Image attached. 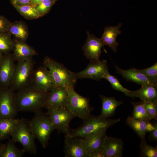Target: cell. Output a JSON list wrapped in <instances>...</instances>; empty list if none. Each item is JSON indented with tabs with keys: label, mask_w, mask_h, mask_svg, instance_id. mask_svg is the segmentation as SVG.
<instances>
[{
	"label": "cell",
	"mask_w": 157,
	"mask_h": 157,
	"mask_svg": "<svg viewBox=\"0 0 157 157\" xmlns=\"http://www.w3.org/2000/svg\"><path fill=\"white\" fill-rule=\"evenodd\" d=\"M49 91L34 88L31 85L15 92L17 108L19 111L35 113L41 110L50 95Z\"/></svg>",
	"instance_id": "cell-1"
},
{
	"label": "cell",
	"mask_w": 157,
	"mask_h": 157,
	"mask_svg": "<svg viewBox=\"0 0 157 157\" xmlns=\"http://www.w3.org/2000/svg\"><path fill=\"white\" fill-rule=\"evenodd\" d=\"M78 128L72 129L68 135L73 138H83L100 131L106 130L118 123L120 119H111L91 115L83 120Z\"/></svg>",
	"instance_id": "cell-2"
},
{
	"label": "cell",
	"mask_w": 157,
	"mask_h": 157,
	"mask_svg": "<svg viewBox=\"0 0 157 157\" xmlns=\"http://www.w3.org/2000/svg\"><path fill=\"white\" fill-rule=\"evenodd\" d=\"M29 122L35 139L39 141L43 148H46L51 135L55 130L48 115L41 110L38 111L35 113Z\"/></svg>",
	"instance_id": "cell-3"
},
{
	"label": "cell",
	"mask_w": 157,
	"mask_h": 157,
	"mask_svg": "<svg viewBox=\"0 0 157 157\" xmlns=\"http://www.w3.org/2000/svg\"><path fill=\"white\" fill-rule=\"evenodd\" d=\"M35 62L32 58L20 61L16 65L9 88L18 91L31 85Z\"/></svg>",
	"instance_id": "cell-4"
},
{
	"label": "cell",
	"mask_w": 157,
	"mask_h": 157,
	"mask_svg": "<svg viewBox=\"0 0 157 157\" xmlns=\"http://www.w3.org/2000/svg\"><path fill=\"white\" fill-rule=\"evenodd\" d=\"M43 65L49 70L58 86L67 89L74 87L77 79L74 72L67 69L63 64L46 56L43 59Z\"/></svg>",
	"instance_id": "cell-5"
},
{
	"label": "cell",
	"mask_w": 157,
	"mask_h": 157,
	"mask_svg": "<svg viewBox=\"0 0 157 157\" xmlns=\"http://www.w3.org/2000/svg\"><path fill=\"white\" fill-rule=\"evenodd\" d=\"M12 140L15 143H20L25 152L36 154L37 147L35 137L31 128L29 121L22 118L19 119L15 129L12 133Z\"/></svg>",
	"instance_id": "cell-6"
},
{
	"label": "cell",
	"mask_w": 157,
	"mask_h": 157,
	"mask_svg": "<svg viewBox=\"0 0 157 157\" xmlns=\"http://www.w3.org/2000/svg\"><path fill=\"white\" fill-rule=\"evenodd\" d=\"M68 97L66 108L75 117L84 119L90 116L93 108L90 106L89 99L81 96L74 90V87L67 88Z\"/></svg>",
	"instance_id": "cell-7"
},
{
	"label": "cell",
	"mask_w": 157,
	"mask_h": 157,
	"mask_svg": "<svg viewBox=\"0 0 157 157\" xmlns=\"http://www.w3.org/2000/svg\"><path fill=\"white\" fill-rule=\"evenodd\" d=\"M47 110V113L55 129L59 133L68 134L71 129L69 127L70 122L75 116L66 108Z\"/></svg>",
	"instance_id": "cell-8"
},
{
	"label": "cell",
	"mask_w": 157,
	"mask_h": 157,
	"mask_svg": "<svg viewBox=\"0 0 157 157\" xmlns=\"http://www.w3.org/2000/svg\"><path fill=\"white\" fill-rule=\"evenodd\" d=\"M31 85L38 90L49 92L59 87L49 70L43 65L34 69Z\"/></svg>",
	"instance_id": "cell-9"
},
{
	"label": "cell",
	"mask_w": 157,
	"mask_h": 157,
	"mask_svg": "<svg viewBox=\"0 0 157 157\" xmlns=\"http://www.w3.org/2000/svg\"><path fill=\"white\" fill-rule=\"evenodd\" d=\"M18 112L15 92L9 88L0 89V119L15 118Z\"/></svg>",
	"instance_id": "cell-10"
},
{
	"label": "cell",
	"mask_w": 157,
	"mask_h": 157,
	"mask_svg": "<svg viewBox=\"0 0 157 157\" xmlns=\"http://www.w3.org/2000/svg\"><path fill=\"white\" fill-rule=\"evenodd\" d=\"M108 72L107 62L103 60L90 61L85 69L80 72H74V74L77 79L89 78L98 81Z\"/></svg>",
	"instance_id": "cell-11"
},
{
	"label": "cell",
	"mask_w": 157,
	"mask_h": 157,
	"mask_svg": "<svg viewBox=\"0 0 157 157\" xmlns=\"http://www.w3.org/2000/svg\"><path fill=\"white\" fill-rule=\"evenodd\" d=\"M12 53L3 54L0 60V89L9 88L16 65Z\"/></svg>",
	"instance_id": "cell-12"
},
{
	"label": "cell",
	"mask_w": 157,
	"mask_h": 157,
	"mask_svg": "<svg viewBox=\"0 0 157 157\" xmlns=\"http://www.w3.org/2000/svg\"><path fill=\"white\" fill-rule=\"evenodd\" d=\"M87 38L85 44L82 47L83 53L90 61L100 60L101 49L104 45L101 39L87 32Z\"/></svg>",
	"instance_id": "cell-13"
},
{
	"label": "cell",
	"mask_w": 157,
	"mask_h": 157,
	"mask_svg": "<svg viewBox=\"0 0 157 157\" xmlns=\"http://www.w3.org/2000/svg\"><path fill=\"white\" fill-rule=\"evenodd\" d=\"M50 92L44 108L47 110L66 108L68 97L67 89L58 87Z\"/></svg>",
	"instance_id": "cell-14"
},
{
	"label": "cell",
	"mask_w": 157,
	"mask_h": 157,
	"mask_svg": "<svg viewBox=\"0 0 157 157\" xmlns=\"http://www.w3.org/2000/svg\"><path fill=\"white\" fill-rule=\"evenodd\" d=\"M64 151L66 157H89L82 143L81 138L65 135Z\"/></svg>",
	"instance_id": "cell-15"
},
{
	"label": "cell",
	"mask_w": 157,
	"mask_h": 157,
	"mask_svg": "<svg viewBox=\"0 0 157 157\" xmlns=\"http://www.w3.org/2000/svg\"><path fill=\"white\" fill-rule=\"evenodd\" d=\"M106 130L100 131L81 138L83 145L88 153L97 150L102 149L107 135Z\"/></svg>",
	"instance_id": "cell-16"
},
{
	"label": "cell",
	"mask_w": 157,
	"mask_h": 157,
	"mask_svg": "<svg viewBox=\"0 0 157 157\" xmlns=\"http://www.w3.org/2000/svg\"><path fill=\"white\" fill-rule=\"evenodd\" d=\"M124 144L120 138L106 136L102 148L104 157H120Z\"/></svg>",
	"instance_id": "cell-17"
},
{
	"label": "cell",
	"mask_w": 157,
	"mask_h": 157,
	"mask_svg": "<svg viewBox=\"0 0 157 157\" xmlns=\"http://www.w3.org/2000/svg\"><path fill=\"white\" fill-rule=\"evenodd\" d=\"M12 53L15 61L25 60L38 54L36 51L25 42L19 40L14 41Z\"/></svg>",
	"instance_id": "cell-18"
},
{
	"label": "cell",
	"mask_w": 157,
	"mask_h": 157,
	"mask_svg": "<svg viewBox=\"0 0 157 157\" xmlns=\"http://www.w3.org/2000/svg\"><path fill=\"white\" fill-rule=\"evenodd\" d=\"M116 72L122 75L128 80L131 81L141 85L147 84H157V82L149 78L138 71L137 69L132 68L124 70L118 67L115 63Z\"/></svg>",
	"instance_id": "cell-19"
},
{
	"label": "cell",
	"mask_w": 157,
	"mask_h": 157,
	"mask_svg": "<svg viewBox=\"0 0 157 157\" xmlns=\"http://www.w3.org/2000/svg\"><path fill=\"white\" fill-rule=\"evenodd\" d=\"M130 91L134 98L138 97L144 102H157V84H145L137 90Z\"/></svg>",
	"instance_id": "cell-20"
},
{
	"label": "cell",
	"mask_w": 157,
	"mask_h": 157,
	"mask_svg": "<svg viewBox=\"0 0 157 157\" xmlns=\"http://www.w3.org/2000/svg\"><path fill=\"white\" fill-rule=\"evenodd\" d=\"M122 25V23H120L115 26L106 27L101 38L104 45L108 46L115 52H117V47L119 44L116 41V38L121 33L120 28Z\"/></svg>",
	"instance_id": "cell-21"
},
{
	"label": "cell",
	"mask_w": 157,
	"mask_h": 157,
	"mask_svg": "<svg viewBox=\"0 0 157 157\" xmlns=\"http://www.w3.org/2000/svg\"><path fill=\"white\" fill-rule=\"evenodd\" d=\"M126 122L127 124L132 129L141 139L142 141H146V133L150 131L154 128L153 124L146 120H138L131 115L129 116Z\"/></svg>",
	"instance_id": "cell-22"
},
{
	"label": "cell",
	"mask_w": 157,
	"mask_h": 157,
	"mask_svg": "<svg viewBox=\"0 0 157 157\" xmlns=\"http://www.w3.org/2000/svg\"><path fill=\"white\" fill-rule=\"evenodd\" d=\"M102 101V106L100 117L107 118L113 115L117 107L123 102L117 100L114 97H108L100 95Z\"/></svg>",
	"instance_id": "cell-23"
},
{
	"label": "cell",
	"mask_w": 157,
	"mask_h": 157,
	"mask_svg": "<svg viewBox=\"0 0 157 157\" xmlns=\"http://www.w3.org/2000/svg\"><path fill=\"white\" fill-rule=\"evenodd\" d=\"M19 119L9 118L0 119V140H2L11 136Z\"/></svg>",
	"instance_id": "cell-24"
},
{
	"label": "cell",
	"mask_w": 157,
	"mask_h": 157,
	"mask_svg": "<svg viewBox=\"0 0 157 157\" xmlns=\"http://www.w3.org/2000/svg\"><path fill=\"white\" fill-rule=\"evenodd\" d=\"M8 33L13 35L17 40L24 42L27 39L28 34L27 27L24 23L20 21L11 23Z\"/></svg>",
	"instance_id": "cell-25"
},
{
	"label": "cell",
	"mask_w": 157,
	"mask_h": 157,
	"mask_svg": "<svg viewBox=\"0 0 157 157\" xmlns=\"http://www.w3.org/2000/svg\"><path fill=\"white\" fill-rule=\"evenodd\" d=\"M12 139H10L4 144L1 157H22L25 152L17 147Z\"/></svg>",
	"instance_id": "cell-26"
},
{
	"label": "cell",
	"mask_w": 157,
	"mask_h": 157,
	"mask_svg": "<svg viewBox=\"0 0 157 157\" xmlns=\"http://www.w3.org/2000/svg\"><path fill=\"white\" fill-rule=\"evenodd\" d=\"M13 6L19 13L26 19H33L40 17L35 7L32 5Z\"/></svg>",
	"instance_id": "cell-27"
},
{
	"label": "cell",
	"mask_w": 157,
	"mask_h": 157,
	"mask_svg": "<svg viewBox=\"0 0 157 157\" xmlns=\"http://www.w3.org/2000/svg\"><path fill=\"white\" fill-rule=\"evenodd\" d=\"M132 103L134 108L132 117L138 120H146L150 121L152 119L146 108L144 103L136 104L133 102Z\"/></svg>",
	"instance_id": "cell-28"
},
{
	"label": "cell",
	"mask_w": 157,
	"mask_h": 157,
	"mask_svg": "<svg viewBox=\"0 0 157 157\" xmlns=\"http://www.w3.org/2000/svg\"><path fill=\"white\" fill-rule=\"evenodd\" d=\"M8 33L0 34V53L5 54L12 51L14 42Z\"/></svg>",
	"instance_id": "cell-29"
},
{
	"label": "cell",
	"mask_w": 157,
	"mask_h": 157,
	"mask_svg": "<svg viewBox=\"0 0 157 157\" xmlns=\"http://www.w3.org/2000/svg\"><path fill=\"white\" fill-rule=\"evenodd\" d=\"M103 78L108 80L114 89L122 92L128 97L134 99L131 95L130 90L124 87L118 79L115 76L111 75L108 72L104 75Z\"/></svg>",
	"instance_id": "cell-30"
},
{
	"label": "cell",
	"mask_w": 157,
	"mask_h": 157,
	"mask_svg": "<svg viewBox=\"0 0 157 157\" xmlns=\"http://www.w3.org/2000/svg\"><path fill=\"white\" fill-rule=\"evenodd\" d=\"M140 154L142 157H157V147L149 145L146 141H141L140 144Z\"/></svg>",
	"instance_id": "cell-31"
},
{
	"label": "cell",
	"mask_w": 157,
	"mask_h": 157,
	"mask_svg": "<svg viewBox=\"0 0 157 157\" xmlns=\"http://www.w3.org/2000/svg\"><path fill=\"white\" fill-rule=\"evenodd\" d=\"M55 2L54 0H43L35 7L41 17L49 11Z\"/></svg>",
	"instance_id": "cell-32"
},
{
	"label": "cell",
	"mask_w": 157,
	"mask_h": 157,
	"mask_svg": "<svg viewBox=\"0 0 157 157\" xmlns=\"http://www.w3.org/2000/svg\"><path fill=\"white\" fill-rule=\"evenodd\" d=\"M137 70L147 77L157 82V62L149 67L143 69H137Z\"/></svg>",
	"instance_id": "cell-33"
},
{
	"label": "cell",
	"mask_w": 157,
	"mask_h": 157,
	"mask_svg": "<svg viewBox=\"0 0 157 157\" xmlns=\"http://www.w3.org/2000/svg\"><path fill=\"white\" fill-rule=\"evenodd\" d=\"M144 103L146 110L152 119L157 120V102Z\"/></svg>",
	"instance_id": "cell-34"
},
{
	"label": "cell",
	"mask_w": 157,
	"mask_h": 157,
	"mask_svg": "<svg viewBox=\"0 0 157 157\" xmlns=\"http://www.w3.org/2000/svg\"><path fill=\"white\" fill-rule=\"evenodd\" d=\"M11 23L6 17L0 15V34L8 33Z\"/></svg>",
	"instance_id": "cell-35"
},
{
	"label": "cell",
	"mask_w": 157,
	"mask_h": 157,
	"mask_svg": "<svg viewBox=\"0 0 157 157\" xmlns=\"http://www.w3.org/2000/svg\"><path fill=\"white\" fill-rule=\"evenodd\" d=\"M153 129L150 131L149 139L151 141L157 140V123L155 121L153 124Z\"/></svg>",
	"instance_id": "cell-36"
},
{
	"label": "cell",
	"mask_w": 157,
	"mask_h": 157,
	"mask_svg": "<svg viewBox=\"0 0 157 157\" xmlns=\"http://www.w3.org/2000/svg\"><path fill=\"white\" fill-rule=\"evenodd\" d=\"M89 157H104L102 149L91 152L89 153Z\"/></svg>",
	"instance_id": "cell-37"
},
{
	"label": "cell",
	"mask_w": 157,
	"mask_h": 157,
	"mask_svg": "<svg viewBox=\"0 0 157 157\" xmlns=\"http://www.w3.org/2000/svg\"><path fill=\"white\" fill-rule=\"evenodd\" d=\"M31 0H17L15 5L19 6L31 5Z\"/></svg>",
	"instance_id": "cell-38"
},
{
	"label": "cell",
	"mask_w": 157,
	"mask_h": 157,
	"mask_svg": "<svg viewBox=\"0 0 157 157\" xmlns=\"http://www.w3.org/2000/svg\"><path fill=\"white\" fill-rule=\"evenodd\" d=\"M43 0H32L31 5L35 7Z\"/></svg>",
	"instance_id": "cell-39"
},
{
	"label": "cell",
	"mask_w": 157,
	"mask_h": 157,
	"mask_svg": "<svg viewBox=\"0 0 157 157\" xmlns=\"http://www.w3.org/2000/svg\"><path fill=\"white\" fill-rule=\"evenodd\" d=\"M4 145V144H0V157H1V153L3 148Z\"/></svg>",
	"instance_id": "cell-40"
},
{
	"label": "cell",
	"mask_w": 157,
	"mask_h": 157,
	"mask_svg": "<svg viewBox=\"0 0 157 157\" xmlns=\"http://www.w3.org/2000/svg\"><path fill=\"white\" fill-rule=\"evenodd\" d=\"M17 0H10V1L11 3V4L13 5H14L15 4V3H16L17 1Z\"/></svg>",
	"instance_id": "cell-41"
},
{
	"label": "cell",
	"mask_w": 157,
	"mask_h": 157,
	"mask_svg": "<svg viewBox=\"0 0 157 157\" xmlns=\"http://www.w3.org/2000/svg\"><path fill=\"white\" fill-rule=\"evenodd\" d=\"M3 55L2 54H1V53H0V60L1 59V58L2 56H3Z\"/></svg>",
	"instance_id": "cell-42"
},
{
	"label": "cell",
	"mask_w": 157,
	"mask_h": 157,
	"mask_svg": "<svg viewBox=\"0 0 157 157\" xmlns=\"http://www.w3.org/2000/svg\"><path fill=\"white\" fill-rule=\"evenodd\" d=\"M56 2V1L57 0H54Z\"/></svg>",
	"instance_id": "cell-43"
}]
</instances>
